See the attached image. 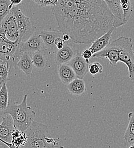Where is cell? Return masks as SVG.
I'll list each match as a JSON object with an SVG mask.
<instances>
[{"mask_svg":"<svg viewBox=\"0 0 134 148\" xmlns=\"http://www.w3.org/2000/svg\"><path fill=\"white\" fill-rule=\"evenodd\" d=\"M119 51V62L124 63L129 70V76L131 80H134V51L133 39L129 37H120L114 40Z\"/></svg>","mask_w":134,"mask_h":148,"instance_id":"5","label":"cell"},{"mask_svg":"<svg viewBox=\"0 0 134 148\" xmlns=\"http://www.w3.org/2000/svg\"><path fill=\"white\" fill-rule=\"evenodd\" d=\"M11 4L12 5H18L19 3H21L22 1V0H10Z\"/></svg>","mask_w":134,"mask_h":148,"instance_id":"29","label":"cell"},{"mask_svg":"<svg viewBox=\"0 0 134 148\" xmlns=\"http://www.w3.org/2000/svg\"><path fill=\"white\" fill-rule=\"evenodd\" d=\"M103 67L99 62H94L89 64V71L92 75L97 74H102L103 73Z\"/></svg>","mask_w":134,"mask_h":148,"instance_id":"26","label":"cell"},{"mask_svg":"<svg viewBox=\"0 0 134 148\" xmlns=\"http://www.w3.org/2000/svg\"><path fill=\"white\" fill-rule=\"evenodd\" d=\"M10 12L14 16L17 22L19 32V43L25 42L34 33L30 19L22 13L17 5H14Z\"/></svg>","mask_w":134,"mask_h":148,"instance_id":"6","label":"cell"},{"mask_svg":"<svg viewBox=\"0 0 134 148\" xmlns=\"http://www.w3.org/2000/svg\"><path fill=\"white\" fill-rule=\"evenodd\" d=\"M65 42L63 40L62 37H58L55 40V45L58 50L62 49L64 46Z\"/></svg>","mask_w":134,"mask_h":148,"instance_id":"27","label":"cell"},{"mask_svg":"<svg viewBox=\"0 0 134 148\" xmlns=\"http://www.w3.org/2000/svg\"><path fill=\"white\" fill-rule=\"evenodd\" d=\"M70 36H69L68 34H64L63 35V36H62V39H63V40L65 42L69 41V40H70Z\"/></svg>","mask_w":134,"mask_h":148,"instance_id":"31","label":"cell"},{"mask_svg":"<svg viewBox=\"0 0 134 148\" xmlns=\"http://www.w3.org/2000/svg\"><path fill=\"white\" fill-rule=\"evenodd\" d=\"M115 29L114 27H113L109 31L96 39L94 41L91 43V45L89 47V49L91 50L93 54L100 51L110 43L112 34Z\"/></svg>","mask_w":134,"mask_h":148,"instance_id":"14","label":"cell"},{"mask_svg":"<svg viewBox=\"0 0 134 148\" xmlns=\"http://www.w3.org/2000/svg\"><path fill=\"white\" fill-rule=\"evenodd\" d=\"M58 75L61 82L65 84H68L77 77L71 67L68 64H62L58 66Z\"/></svg>","mask_w":134,"mask_h":148,"instance_id":"16","label":"cell"},{"mask_svg":"<svg viewBox=\"0 0 134 148\" xmlns=\"http://www.w3.org/2000/svg\"><path fill=\"white\" fill-rule=\"evenodd\" d=\"M17 67L27 75L32 74L34 65L31 54L25 53H22L17 62Z\"/></svg>","mask_w":134,"mask_h":148,"instance_id":"17","label":"cell"},{"mask_svg":"<svg viewBox=\"0 0 134 148\" xmlns=\"http://www.w3.org/2000/svg\"><path fill=\"white\" fill-rule=\"evenodd\" d=\"M19 47L22 53L31 54L37 51L43 52L45 46L39 34L34 33L27 40L19 43Z\"/></svg>","mask_w":134,"mask_h":148,"instance_id":"7","label":"cell"},{"mask_svg":"<svg viewBox=\"0 0 134 148\" xmlns=\"http://www.w3.org/2000/svg\"><path fill=\"white\" fill-rule=\"evenodd\" d=\"M93 55V54L92 53V52L89 49L85 50L82 53V56L85 59H90V58H92Z\"/></svg>","mask_w":134,"mask_h":148,"instance_id":"28","label":"cell"},{"mask_svg":"<svg viewBox=\"0 0 134 148\" xmlns=\"http://www.w3.org/2000/svg\"><path fill=\"white\" fill-rule=\"evenodd\" d=\"M0 26L4 29L6 36L9 40L16 41L19 39V32L17 22L10 11L3 19Z\"/></svg>","mask_w":134,"mask_h":148,"instance_id":"8","label":"cell"},{"mask_svg":"<svg viewBox=\"0 0 134 148\" xmlns=\"http://www.w3.org/2000/svg\"><path fill=\"white\" fill-rule=\"evenodd\" d=\"M92 58L100 59H107L112 66H116L118 63L119 62V59L118 49L114 40L111 42L103 50L93 54Z\"/></svg>","mask_w":134,"mask_h":148,"instance_id":"9","label":"cell"},{"mask_svg":"<svg viewBox=\"0 0 134 148\" xmlns=\"http://www.w3.org/2000/svg\"><path fill=\"white\" fill-rule=\"evenodd\" d=\"M10 0H0V25L10 11Z\"/></svg>","mask_w":134,"mask_h":148,"instance_id":"24","label":"cell"},{"mask_svg":"<svg viewBox=\"0 0 134 148\" xmlns=\"http://www.w3.org/2000/svg\"><path fill=\"white\" fill-rule=\"evenodd\" d=\"M8 80L7 79H5L2 77L0 76V88H1L2 87V86L6 83V82L8 81Z\"/></svg>","mask_w":134,"mask_h":148,"instance_id":"30","label":"cell"},{"mask_svg":"<svg viewBox=\"0 0 134 148\" xmlns=\"http://www.w3.org/2000/svg\"><path fill=\"white\" fill-rule=\"evenodd\" d=\"M31 57L33 65L39 70H44L47 66L46 57L43 52L37 51L31 54Z\"/></svg>","mask_w":134,"mask_h":148,"instance_id":"21","label":"cell"},{"mask_svg":"<svg viewBox=\"0 0 134 148\" xmlns=\"http://www.w3.org/2000/svg\"><path fill=\"white\" fill-rule=\"evenodd\" d=\"M1 118L2 122L0 123V139L11 144L12 133L16 129L13 120L9 114H1Z\"/></svg>","mask_w":134,"mask_h":148,"instance_id":"11","label":"cell"},{"mask_svg":"<svg viewBox=\"0 0 134 148\" xmlns=\"http://www.w3.org/2000/svg\"><path fill=\"white\" fill-rule=\"evenodd\" d=\"M0 90H1V88H0Z\"/></svg>","mask_w":134,"mask_h":148,"instance_id":"33","label":"cell"},{"mask_svg":"<svg viewBox=\"0 0 134 148\" xmlns=\"http://www.w3.org/2000/svg\"><path fill=\"white\" fill-rule=\"evenodd\" d=\"M52 11L58 30L78 44L91 43L114 27V16L104 0H58Z\"/></svg>","mask_w":134,"mask_h":148,"instance_id":"1","label":"cell"},{"mask_svg":"<svg viewBox=\"0 0 134 148\" xmlns=\"http://www.w3.org/2000/svg\"><path fill=\"white\" fill-rule=\"evenodd\" d=\"M27 142V136L25 132L17 129L13 130L12 135L11 144L13 148H23Z\"/></svg>","mask_w":134,"mask_h":148,"instance_id":"19","label":"cell"},{"mask_svg":"<svg viewBox=\"0 0 134 148\" xmlns=\"http://www.w3.org/2000/svg\"><path fill=\"white\" fill-rule=\"evenodd\" d=\"M122 9L124 13V16L127 21L130 18L133 12L132 0H120Z\"/></svg>","mask_w":134,"mask_h":148,"instance_id":"23","label":"cell"},{"mask_svg":"<svg viewBox=\"0 0 134 148\" xmlns=\"http://www.w3.org/2000/svg\"><path fill=\"white\" fill-rule=\"evenodd\" d=\"M10 69V64L8 62L0 60V76L9 80L8 75Z\"/></svg>","mask_w":134,"mask_h":148,"instance_id":"25","label":"cell"},{"mask_svg":"<svg viewBox=\"0 0 134 148\" xmlns=\"http://www.w3.org/2000/svg\"><path fill=\"white\" fill-rule=\"evenodd\" d=\"M75 55L74 49L69 45L65 43L63 47L60 50H58L54 56L56 63L58 66L68 64Z\"/></svg>","mask_w":134,"mask_h":148,"instance_id":"13","label":"cell"},{"mask_svg":"<svg viewBox=\"0 0 134 148\" xmlns=\"http://www.w3.org/2000/svg\"><path fill=\"white\" fill-rule=\"evenodd\" d=\"M104 1L114 16V27L115 29L126 24L127 21L124 16L120 0H104Z\"/></svg>","mask_w":134,"mask_h":148,"instance_id":"12","label":"cell"},{"mask_svg":"<svg viewBox=\"0 0 134 148\" xmlns=\"http://www.w3.org/2000/svg\"><path fill=\"white\" fill-rule=\"evenodd\" d=\"M36 3L38 4L39 6L43 7V0H33Z\"/></svg>","mask_w":134,"mask_h":148,"instance_id":"32","label":"cell"},{"mask_svg":"<svg viewBox=\"0 0 134 148\" xmlns=\"http://www.w3.org/2000/svg\"><path fill=\"white\" fill-rule=\"evenodd\" d=\"M69 92L73 95L79 96L83 94L86 91V84L83 79L76 77L67 84Z\"/></svg>","mask_w":134,"mask_h":148,"instance_id":"18","label":"cell"},{"mask_svg":"<svg viewBox=\"0 0 134 148\" xmlns=\"http://www.w3.org/2000/svg\"><path fill=\"white\" fill-rule=\"evenodd\" d=\"M128 117L129 122L124 135V140L126 146L129 147L134 145V112L129 113Z\"/></svg>","mask_w":134,"mask_h":148,"instance_id":"20","label":"cell"},{"mask_svg":"<svg viewBox=\"0 0 134 148\" xmlns=\"http://www.w3.org/2000/svg\"><path fill=\"white\" fill-rule=\"evenodd\" d=\"M25 132L27 142L23 148H63L58 145V140L49 136L48 128L43 124L34 120Z\"/></svg>","mask_w":134,"mask_h":148,"instance_id":"2","label":"cell"},{"mask_svg":"<svg viewBox=\"0 0 134 148\" xmlns=\"http://www.w3.org/2000/svg\"><path fill=\"white\" fill-rule=\"evenodd\" d=\"M63 34L59 30L58 31H48L43 30L39 33L45 47L49 50H53L56 46L55 40L58 37H62Z\"/></svg>","mask_w":134,"mask_h":148,"instance_id":"15","label":"cell"},{"mask_svg":"<svg viewBox=\"0 0 134 148\" xmlns=\"http://www.w3.org/2000/svg\"><path fill=\"white\" fill-rule=\"evenodd\" d=\"M9 106V93L6 86V83H5L0 90V114L2 112L5 111Z\"/></svg>","mask_w":134,"mask_h":148,"instance_id":"22","label":"cell"},{"mask_svg":"<svg viewBox=\"0 0 134 148\" xmlns=\"http://www.w3.org/2000/svg\"><path fill=\"white\" fill-rule=\"evenodd\" d=\"M68 64L73 69L77 77L83 79L89 72L90 59H85L82 54L77 53Z\"/></svg>","mask_w":134,"mask_h":148,"instance_id":"10","label":"cell"},{"mask_svg":"<svg viewBox=\"0 0 134 148\" xmlns=\"http://www.w3.org/2000/svg\"><path fill=\"white\" fill-rule=\"evenodd\" d=\"M27 95L26 94L20 104H12L1 113L9 114L13 120L15 128L23 132L30 127L36 116V112L27 106Z\"/></svg>","mask_w":134,"mask_h":148,"instance_id":"3","label":"cell"},{"mask_svg":"<svg viewBox=\"0 0 134 148\" xmlns=\"http://www.w3.org/2000/svg\"><path fill=\"white\" fill-rule=\"evenodd\" d=\"M19 40H9L4 29L0 26V60L9 62L16 69L19 57L22 54L19 50Z\"/></svg>","mask_w":134,"mask_h":148,"instance_id":"4","label":"cell"}]
</instances>
